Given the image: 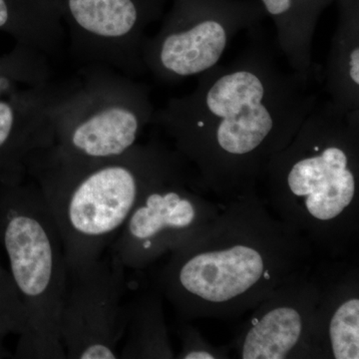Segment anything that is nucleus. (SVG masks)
I'll return each mask as SVG.
<instances>
[{"mask_svg":"<svg viewBox=\"0 0 359 359\" xmlns=\"http://www.w3.org/2000/svg\"><path fill=\"white\" fill-rule=\"evenodd\" d=\"M313 83L255 41L198 76L191 93L156 110L152 124L205 190L226 202L257 191L271 159L318 103Z\"/></svg>","mask_w":359,"mask_h":359,"instance_id":"1","label":"nucleus"},{"mask_svg":"<svg viewBox=\"0 0 359 359\" xmlns=\"http://www.w3.org/2000/svg\"><path fill=\"white\" fill-rule=\"evenodd\" d=\"M316 250L257 191L222 202L216 219L168 256L160 294L184 320H236L316 266Z\"/></svg>","mask_w":359,"mask_h":359,"instance_id":"2","label":"nucleus"},{"mask_svg":"<svg viewBox=\"0 0 359 359\" xmlns=\"http://www.w3.org/2000/svg\"><path fill=\"white\" fill-rule=\"evenodd\" d=\"M263 184L269 209L316 252L346 259L359 240V112L316 104Z\"/></svg>","mask_w":359,"mask_h":359,"instance_id":"3","label":"nucleus"},{"mask_svg":"<svg viewBox=\"0 0 359 359\" xmlns=\"http://www.w3.org/2000/svg\"><path fill=\"white\" fill-rule=\"evenodd\" d=\"M179 157L156 141L111 159H63L48 150L39 156L28 179L57 224L68 271L102 257L144 193Z\"/></svg>","mask_w":359,"mask_h":359,"instance_id":"4","label":"nucleus"},{"mask_svg":"<svg viewBox=\"0 0 359 359\" xmlns=\"http://www.w3.org/2000/svg\"><path fill=\"white\" fill-rule=\"evenodd\" d=\"M0 244L25 311L15 358H66L59 330L68 283L65 245L32 180L0 185Z\"/></svg>","mask_w":359,"mask_h":359,"instance_id":"5","label":"nucleus"},{"mask_svg":"<svg viewBox=\"0 0 359 359\" xmlns=\"http://www.w3.org/2000/svg\"><path fill=\"white\" fill-rule=\"evenodd\" d=\"M155 111L147 85L111 68L86 65L78 81L61 86L53 104L48 152L73 160L119 157L139 144Z\"/></svg>","mask_w":359,"mask_h":359,"instance_id":"6","label":"nucleus"},{"mask_svg":"<svg viewBox=\"0 0 359 359\" xmlns=\"http://www.w3.org/2000/svg\"><path fill=\"white\" fill-rule=\"evenodd\" d=\"M179 157L142 196L111 244L125 269H143L190 244L216 219L222 203Z\"/></svg>","mask_w":359,"mask_h":359,"instance_id":"7","label":"nucleus"},{"mask_svg":"<svg viewBox=\"0 0 359 359\" xmlns=\"http://www.w3.org/2000/svg\"><path fill=\"white\" fill-rule=\"evenodd\" d=\"M264 18L259 0H175L159 32L144 42V65L162 83L200 76L219 65L238 33Z\"/></svg>","mask_w":359,"mask_h":359,"instance_id":"8","label":"nucleus"},{"mask_svg":"<svg viewBox=\"0 0 359 359\" xmlns=\"http://www.w3.org/2000/svg\"><path fill=\"white\" fill-rule=\"evenodd\" d=\"M124 271L112 257H102L68 271L59 328L66 358H120L126 325Z\"/></svg>","mask_w":359,"mask_h":359,"instance_id":"9","label":"nucleus"},{"mask_svg":"<svg viewBox=\"0 0 359 359\" xmlns=\"http://www.w3.org/2000/svg\"><path fill=\"white\" fill-rule=\"evenodd\" d=\"M320 285L314 266L250 311L231 342L240 359H321L316 332Z\"/></svg>","mask_w":359,"mask_h":359,"instance_id":"10","label":"nucleus"},{"mask_svg":"<svg viewBox=\"0 0 359 359\" xmlns=\"http://www.w3.org/2000/svg\"><path fill=\"white\" fill-rule=\"evenodd\" d=\"M60 89L50 84L0 100V185L26 181L32 163L53 146L51 111Z\"/></svg>","mask_w":359,"mask_h":359,"instance_id":"11","label":"nucleus"},{"mask_svg":"<svg viewBox=\"0 0 359 359\" xmlns=\"http://www.w3.org/2000/svg\"><path fill=\"white\" fill-rule=\"evenodd\" d=\"M320 285L316 332L321 359L359 358V269L353 264L314 266Z\"/></svg>","mask_w":359,"mask_h":359,"instance_id":"12","label":"nucleus"},{"mask_svg":"<svg viewBox=\"0 0 359 359\" xmlns=\"http://www.w3.org/2000/svg\"><path fill=\"white\" fill-rule=\"evenodd\" d=\"M275 25L276 43L290 69L316 80L313 39L323 11L337 0H259Z\"/></svg>","mask_w":359,"mask_h":359,"instance_id":"13","label":"nucleus"},{"mask_svg":"<svg viewBox=\"0 0 359 359\" xmlns=\"http://www.w3.org/2000/svg\"><path fill=\"white\" fill-rule=\"evenodd\" d=\"M339 20L323 70L325 91L344 112H359V0H337Z\"/></svg>","mask_w":359,"mask_h":359,"instance_id":"14","label":"nucleus"},{"mask_svg":"<svg viewBox=\"0 0 359 359\" xmlns=\"http://www.w3.org/2000/svg\"><path fill=\"white\" fill-rule=\"evenodd\" d=\"M124 346L119 358L126 359L176 358L160 292L142 295L126 306Z\"/></svg>","mask_w":359,"mask_h":359,"instance_id":"15","label":"nucleus"},{"mask_svg":"<svg viewBox=\"0 0 359 359\" xmlns=\"http://www.w3.org/2000/svg\"><path fill=\"white\" fill-rule=\"evenodd\" d=\"M0 32L47 56L56 55L66 40L57 13L22 6L20 0H0Z\"/></svg>","mask_w":359,"mask_h":359,"instance_id":"16","label":"nucleus"},{"mask_svg":"<svg viewBox=\"0 0 359 359\" xmlns=\"http://www.w3.org/2000/svg\"><path fill=\"white\" fill-rule=\"evenodd\" d=\"M47 58L48 56L41 52L20 44L0 55V100L50 85Z\"/></svg>","mask_w":359,"mask_h":359,"instance_id":"17","label":"nucleus"},{"mask_svg":"<svg viewBox=\"0 0 359 359\" xmlns=\"http://www.w3.org/2000/svg\"><path fill=\"white\" fill-rule=\"evenodd\" d=\"M25 321V308L11 273L0 264V339L22 334Z\"/></svg>","mask_w":359,"mask_h":359,"instance_id":"18","label":"nucleus"},{"mask_svg":"<svg viewBox=\"0 0 359 359\" xmlns=\"http://www.w3.org/2000/svg\"><path fill=\"white\" fill-rule=\"evenodd\" d=\"M181 351L176 353L179 359H226L230 358L228 346H216L205 339L197 328L182 323L178 328Z\"/></svg>","mask_w":359,"mask_h":359,"instance_id":"19","label":"nucleus"},{"mask_svg":"<svg viewBox=\"0 0 359 359\" xmlns=\"http://www.w3.org/2000/svg\"><path fill=\"white\" fill-rule=\"evenodd\" d=\"M11 353L7 351L6 347L2 344V339H0V359L11 358Z\"/></svg>","mask_w":359,"mask_h":359,"instance_id":"20","label":"nucleus"}]
</instances>
